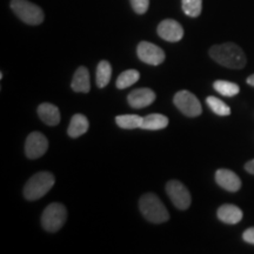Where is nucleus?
<instances>
[{
  "label": "nucleus",
  "instance_id": "nucleus-9",
  "mask_svg": "<svg viewBox=\"0 0 254 254\" xmlns=\"http://www.w3.org/2000/svg\"><path fill=\"white\" fill-rule=\"evenodd\" d=\"M49 148V140L46 136L40 132H32L27 136L26 142H25V153L27 158L30 159H38L41 155L46 153Z\"/></svg>",
  "mask_w": 254,
  "mask_h": 254
},
{
  "label": "nucleus",
  "instance_id": "nucleus-12",
  "mask_svg": "<svg viewBox=\"0 0 254 254\" xmlns=\"http://www.w3.org/2000/svg\"><path fill=\"white\" fill-rule=\"evenodd\" d=\"M215 182L224 190L228 192H238L241 189V180L236 173L230 170H218L215 173Z\"/></svg>",
  "mask_w": 254,
  "mask_h": 254
},
{
  "label": "nucleus",
  "instance_id": "nucleus-21",
  "mask_svg": "<svg viewBox=\"0 0 254 254\" xmlns=\"http://www.w3.org/2000/svg\"><path fill=\"white\" fill-rule=\"evenodd\" d=\"M214 90L224 97H234L239 93L240 88L237 84L226 80H217L213 84Z\"/></svg>",
  "mask_w": 254,
  "mask_h": 254
},
{
  "label": "nucleus",
  "instance_id": "nucleus-8",
  "mask_svg": "<svg viewBox=\"0 0 254 254\" xmlns=\"http://www.w3.org/2000/svg\"><path fill=\"white\" fill-rule=\"evenodd\" d=\"M136 55L142 63L148 64V65L158 66L165 62L166 55L164 50L154 45V44L148 43V41H141L136 47Z\"/></svg>",
  "mask_w": 254,
  "mask_h": 254
},
{
  "label": "nucleus",
  "instance_id": "nucleus-11",
  "mask_svg": "<svg viewBox=\"0 0 254 254\" xmlns=\"http://www.w3.org/2000/svg\"><path fill=\"white\" fill-rule=\"evenodd\" d=\"M155 100V93L151 88H136L127 97L129 106L133 109H144Z\"/></svg>",
  "mask_w": 254,
  "mask_h": 254
},
{
  "label": "nucleus",
  "instance_id": "nucleus-19",
  "mask_svg": "<svg viewBox=\"0 0 254 254\" xmlns=\"http://www.w3.org/2000/svg\"><path fill=\"white\" fill-rule=\"evenodd\" d=\"M117 125L125 129L140 128L142 123V117L136 114H123V116L116 117Z\"/></svg>",
  "mask_w": 254,
  "mask_h": 254
},
{
  "label": "nucleus",
  "instance_id": "nucleus-25",
  "mask_svg": "<svg viewBox=\"0 0 254 254\" xmlns=\"http://www.w3.org/2000/svg\"><path fill=\"white\" fill-rule=\"evenodd\" d=\"M243 239L246 241V243L252 244L254 245V227H251L249 230H246L243 234Z\"/></svg>",
  "mask_w": 254,
  "mask_h": 254
},
{
  "label": "nucleus",
  "instance_id": "nucleus-10",
  "mask_svg": "<svg viewBox=\"0 0 254 254\" xmlns=\"http://www.w3.org/2000/svg\"><path fill=\"white\" fill-rule=\"evenodd\" d=\"M158 34L161 39L170 41V43H178L183 39L184 28L178 21L173 19H165L158 25Z\"/></svg>",
  "mask_w": 254,
  "mask_h": 254
},
{
  "label": "nucleus",
  "instance_id": "nucleus-7",
  "mask_svg": "<svg viewBox=\"0 0 254 254\" xmlns=\"http://www.w3.org/2000/svg\"><path fill=\"white\" fill-rule=\"evenodd\" d=\"M167 195L179 209H187L190 205V194L187 187L178 180H170L166 185Z\"/></svg>",
  "mask_w": 254,
  "mask_h": 254
},
{
  "label": "nucleus",
  "instance_id": "nucleus-14",
  "mask_svg": "<svg viewBox=\"0 0 254 254\" xmlns=\"http://www.w3.org/2000/svg\"><path fill=\"white\" fill-rule=\"evenodd\" d=\"M72 90L74 92H81V93H87L91 90V82H90V73L85 66H80L75 71L73 75L72 80Z\"/></svg>",
  "mask_w": 254,
  "mask_h": 254
},
{
  "label": "nucleus",
  "instance_id": "nucleus-13",
  "mask_svg": "<svg viewBox=\"0 0 254 254\" xmlns=\"http://www.w3.org/2000/svg\"><path fill=\"white\" fill-rule=\"evenodd\" d=\"M38 114H39V118L49 126H56L60 122L59 109L53 104L44 103L39 105Z\"/></svg>",
  "mask_w": 254,
  "mask_h": 254
},
{
  "label": "nucleus",
  "instance_id": "nucleus-26",
  "mask_svg": "<svg viewBox=\"0 0 254 254\" xmlns=\"http://www.w3.org/2000/svg\"><path fill=\"white\" fill-rule=\"evenodd\" d=\"M245 170H246L249 173L254 174V159H253V160L249 161V163H247V164L245 165Z\"/></svg>",
  "mask_w": 254,
  "mask_h": 254
},
{
  "label": "nucleus",
  "instance_id": "nucleus-24",
  "mask_svg": "<svg viewBox=\"0 0 254 254\" xmlns=\"http://www.w3.org/2000/svg\"><path fill=\"white\" fill-rule=\"evenodd\" d=\"M129 1H131L133 11L138 14L146 13L150 6V0H129Z\"/></svg>",
  "mask_w": 254,
  "mask_h": 254
},
{
  "label": "nucleus",
  "instance_id": "nucleus-4",
  "mask_svg": "<svg viewBox=\"0 0 254 254\" xmlns=\"http://www.w3.org/2000/svg\"><path fill=\"white\" fill-rule=\"evenodd\" d=\"M11 8L14 14L25 24L39 25L45 19L43 9L28 0H12Z\"/></svg>",
  "mask_w": 254,
  "mask_h": 254
},
{
  "label": "nucleus",
  "instance_id": "nucleus-1",
  "mask_svg": "<svg viewBox=\"0 0 254 254\" xmlns=\"http://www.w3.org/2000/svg\"><path fill=\"white\" fill-rule=\"evenodd\" d=\"M209 56L219 65L227 68L240 69L245 67L246 56L239 46L233 43L214 45L209 49Z\"/></svg>",
  "mask_w": 254,
  "mask_h": 254
},
{
  "label": "nucleus",
  "instance_id": "nucleus-2",
  "mask_svg": "<svg viewBox=\"0 0 254 254\" xmlns=\"http://www.w3.org/2000/svg\"><path fill=\"white\" fill-rule=\"evenodd\" d=\"M139 208L146 220L153 224H163L170 219L166 207L153 193H146L139 200Z\"/></svg>",
  "mask_w": 254,
  "mask_h": 254
},
{
  "label": "nucleus",
  "instance_id": "nucleus-17",
  "mask_svg": "<svg viewBox=\"0 0 254 254\" xmlns=\"http://www.w3.org/2000/svg\"><path fill=\"white\" fill-rule=\"evenodd\" d=\"M168 125V118L166 116L159 113L148 114L142 118L141 127L142 129H150V131H157V129H163Z\"/></svg>",
  "mask_w": 254,
  "mask_h": 254
},
{
  "label": "nucleus",
  "instance_id": "nucleus-6",
  "mask_svg": "<svg viewBox=\"0 0 254 254\" xmlns=\"http://www.w3.org/2000/svg\"><path fill=\"white\" fill-rule=\"evenodd\" d=\"M173 101L178 110L190 118H194V117L201 114V104H200L198 98L189 91L183 90L178 92L174 95Z\"/></svg>",
  "mask_w": 254,
  "mask_h": 254
},
{
  "label": "nucleus",
  "instance_id": "nucleus-5",
  "mask_svg": "<svg viewBox=\"0 0 254 254\" xmlns=\"http://www.w3.org/2000/svg\"><path fill=\"white\" fill-rule=\"evenodd\" d=\"M66 218H67V211H66L65 206L59 202H52L43 212L41 225L47 232L55 233L64 226Z\"/></svg>",
  "mask_w": 254,
  "mask_h": 254
},
{
  "label": "nucleus",
  "instance_id": "nucleus-16",
  "mask_svg": "<svg viewBox=\"0 0 254 254\" xmlns=\"http://www.w3.org/2000/svg\"><path fill=\"white\" fill-rule=\"evenodd\" d=\"M90 124L84 114H74L69 123L67 133L71 138H78L87 132Z\"/></svg>",
  "mask_w": 254,
  "mask_h": 254
},
{
  "label": "nucleus",
  "instance_id": "nucleus-27",
  "mask_svg": "<svg viewBox=\"0 0 254 254\" xmlns=\"http://www.w3.org/2000/svg\"><path fill=\"white\" fill-rule=\"evenodd\" d=\"M247 84H250L251 86H254V74L247 78Z\"/></svg>",
  "mask_w": 254,
  "mask_h": 254
},
{
  "label": "nucleus",
  "instance_id": "nucleus-23",
  "mask_svg": "<svg viewBox=\"0 0 254 254\" xmlns=\"http://www.w3.org/2000/svg\"><path fill=\"white\" fill-rule=\"evenodd\" d=\"M206 103H207L209 109L213 111L215 114H218V116L225 117V116H230L231 114L230 107H228L224 101L218 99V98L208 97L207 99H206Z\"/></svg>",
  "mask_w": 254,
  "mask_h": 254
},
{
  "label": "nucleus",
  "instance_id": "nucleus-18",
  "mask_svg": "<svg viewBox=\"0 0 254 254\" xmlns=\"http://www.w3.org/2000/svg\"><path fill=\"white\" fill-rule=\"evenodd\" d=\"M111 77H112V66L106 60H101L97 67V73H95L97 86L104 88L110 82Z\"/></svg>",
  "mask_w": 254,
  "mask_h": 254
},
{
  "label": "nucleus",
  "instance_id": "nucleus-20",
  "mask_svg": "<svg viewBox=\"0 0 254 254\" xmlns=\"http://www.w3.org/2000/svg\"><path fill=\"white\" fill-rule=\"evenodd\" d=\"M139 78H140V74H139L138 71H135V69H127V71H124L119 75L118 79H117L116 85L119 90H124V88H127L132 86L133 84H135L139 80Z\"/></svg>",
  "mask_w": 254,
  "mask_h": 254
},
{
  "label": "nucleus",
  "instance_id": "nucleus-3",
  "mask_svg": "<svg viewBox=\"0 0 254 254\" xmlns=\"http://www.w3.org/2000/svg\"><path fill=\"white\" fill-rule=\"evenodd\" d=\"M56 179L51 172H39L34 174L24 187V195L27 200L43 198L55 186Z\"/></svg>",
  "mask_w": 254,
  "mask_h": 254
},
{
  "label": "nucleus",
  "instance_id": "nucleus-15",
  "mask_svg": "<svg viewBox=\"0 0 254 254\" xmlns=\"http://www.w3.org/2000/svg\"><path fill=\"white\" fill-rule=\"evenodd\" d=\"M219 220L225 224H238L243 219V211L236 205H222L218 209Z\"/></svg>",
  "mask_w": 254,
  "mask_h": 254
},
{
  "label": "nucleus",
  "instance_id": "nucleus-22",
  "mask_svg": "<svg viewBox=\"0 0 254 254\" xmlns=\"http://www.w3.org/2000/svg\"><path fill=\"white\" fill-rule=\"evenodd\" d=\"M183 11L190 18L199 17L202 9V0H182Z\"/></svg>",
  "mask_w": 254,
  "mask_h": 254
}]
</instances>
